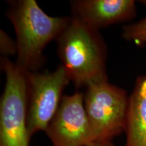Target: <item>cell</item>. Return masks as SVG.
I'll use <instances>...</instances> for the list:
<instances>
[{
	"label": "cell",
	"instance_id": "cell-1",
	"mask_svg": "<svg viewBox=\"0 0 146 146\" xmlns=\"http://www.w3.org/2000/svg\"><path fill=\"white\" fill-rule=\"evenodd\" d=\"M56 41L62 65L76 88L108 81L107 47L100 31L71 16Z\"/></svg>",
	"mask_w": 146,
	"mask_h": 146
},
{
	"label": "cell",
	"instance_id": "cell-2",
	"mask_svg": "<svg viewBox=\"0 0 146 146\" xmlns=\"http://www.w3.org/2000/svg\"><path fill=\"white\" fill-rule=\"evenodd\" d=\"M8 3L6 15L14 28L18 46L16 64L26 71H37L45 64V47L57 39L68 25L70 16H49L35 0Z\"/></svg>",
	"mask_w": 146,
	"mask_h": 146
},
{
	"label": "cell",
	"instance_id": "cell-3",
	"mask_svg": "<svg viewBox=\"0 0 146 146\" xmlns=\"http://www.w3.org/2000/svg\"><path fill=\"white\" fill-rule=\"evenodd\" d=\"M1 68L5 85L0 101V146H30L26 70L7 58H1Z\"/></svg>",
	"mask_w": 146,
	"mask_h": 146
},
{
	"label": "cell",
	"instance_id": "cell-4",
	"mask_svg": "<svg viewBox=\"0 0 146 146\" xmlns=\"http://www.w3.org/2000/svg\"><path fill=\"white\" fill-rule=\"evenodd\" d=\"M128 103L126 91L108 81L96 82L86 87L84 106L92 141H112L125 132Z\"/></svg>",
	"mask_w": 146,
	"mask_h": 146
},
{
	"label": "cell",
	"instance_id": "cell-5",
	"mask_svg": "<svg viewBox=\"0 0 146 146\" xmlns=\"http://www.w3.org/2000/svg\"><path fill=\"white\" fill-rule=\"evenodd\" d=\"M28 85L27 127L30 137L46 131L62 99L64 89L70 81L62 65L54 71H26Z\"/></svg>",
	"mask_w": 146,
	"mask_h": 146
},
{
	"label": "cell",
	"instance_id": "cell-6",
	"mask_svg": "<svg viewBox=\"0 0 146 146\" xmlns=\"http://www.w3.org/2000/svg\"><path fill=\"white\" fill-rule=\"evenodd\" d=\"M45 133L53 146H87L92 141L83 93L63 96Z\"/></svg>",
	"mask_w": 146,
	"mask_h": 146
},
{
	"label": "cell",
	"instance_id": "cell-7",
	"mask_svg": "<svg viewBox=\"0 0 146 146\" xmlns=\"http://www.w3.org/2000/svg\"><path fill=\"white\" fill-rule=\"evenodd\" d=\"M70 5L72 16L98 31L130 21L137 12L133 0H74Z\"/></svg>",
	"mask_w": 146,
	"mask_h": 146
},
{
	"label": "cell",
	"instance_id": "cell-8",
	"mask_svg": "<svg viewBox=\"0 0 146 146\" xmlns=\"http://www.w3.org/2000/svg\"><path fill=\"white\" fill-rule=\"evenodd\" d=\"M125 146H146V73L137 78L129 96Z\"/></svg>",
	"mask_w": 146,
	"mask_h": 146
},
{
	"label": "cell",
	"instance_id": "cell-9",
	"mask_svg": "<svg viewBox=\"0 0 146 146\" xmlns=\"http://www.w3.org/2000/svg\"><path fill=\"white\" fill-rule=\"evenodd\" d=\"M122 36L128 41H133L137 45L146 43V17L137 23L123 27Z\"/></svg>",
	"mask_w": 146,
	"mask_h": 146
},
{
	"label": "cell",
	"instance_id": "cell-10",
	"mask_svg": "<svg viewBox=\"0 0 146 146\" xmlns=\"http://www.w3.org/2000/svg\"><path fill=\"white\" fill-rule=\"evenodd\" d=\"M0 52L1 58H7L18 54V46L16 41L1 29L0 31Z\"/></svg>",
	"mask_w": 146,
	"mask_h": 146
},
{
	"label": "cell",
	"instance_id": "cell-11",
	"mask_svg": "<svg viewBox=\"0 0 146 146\" xmlns=\"http://www.w3.org/2000/svg\"><path fill=\"white\" fill-rule=\"evenodd\" d=\"M87 146H116L112 141H92Z\"/></svg>",
	"mask_w": 146,
	"mask_h": 146
}]
</instances>
